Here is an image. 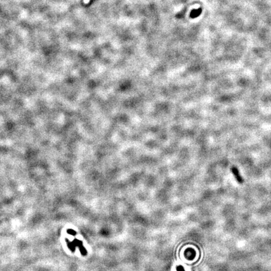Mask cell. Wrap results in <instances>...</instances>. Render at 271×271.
<instances>
[{"label":"cell","instance_id":"52a82bcc","mask_svg":"<svg viewBox=\"0 0 271 271\" xmlns=\"http://www.w3.org/2000/svg\"><path fill=\"white\" fill-rule=\"evenodd\" d=\"M92 1H93V0H90V3H91V2H92Z\"/></svg>","mask_w":271,"mask_h":271},{"label":"cell","instance_id":"8992f818","mask_svg":"<svg viewBox=\"0 0 271 271\" xmlns=\"http://www.w3.org/2000/svg\"><path fill=\"white\" fill-rule=\"evenodd\" d=\"M176 270L177 271H185L184 268H183V267L182 266H178L176 267Z\"/></svg>","mask_w":271,"mask_h":271},{"label":"cell","instance_id":"6da1fadb","mask_svg":"<svg viewBox=\"0 0 271 271\" xmlns=\"http://www.w3.org/2000/svg\"><path fill=\"white\" fill-rule=\"evenodd\" d=\"M72 242H73V244L75 247H78V248H79V250L81 254L83 256H86L87 254V251L86 250V248L84 247L82 242L80 240H78V239L75 238L74 240L72 241Z\"/></svg>","mask_w":271,"mask_h":271},{"label":"cell","instance_id":"7a4b0ae2","mask_svg":"<svg viewBox=\"0 0 271 271\" xmlns=\"http://www.w3.org/2000/svg\"><path fill=\"white\" fill-rule=\"evenodd\" d=\"M231 170H232V173L234 174V175L235 176V178L237 180V181L239 183H243V179H242V176H240V173H239V171L238 170V169L236 168V167L233 166L232 168V169H231Z\"/></svg>","mask_w":271,"mask_h":271},{"label":"cell","instance_id":"277c9868","mask_svg":"<svg viewBox=\"0 0 271 271\" xmlns=\"http://www.w3.org/2000/svg\"><path fill=\"white\" fill-rule=\"evenodd\" d=\"M201 10L200 9H198V10H193V11H192V12L191 13V14H190V16H191V18H196L197 17L198 15H200V13H201Z\"/></svg>","mask_w":271,"mask_h":271},{"label":"cell","instance_id":"3957f363","mask_svg":"<svg viewBox=\"0 0 271 271\" xmlns=\"http://www.w3.org/2000/svg\"><path fill=\"white\" fill-rule=\"evenodd\" d=\"M65 241H66V242H67V246H68L69 249H70V250L72 252H75V248H76V247H75L74 246L73 242H70V240H68V238H65Z\"/></svg>","mask_w":271,"mask_h":271},{"label":"cell","instance_id":"5b68a950","mask_svg":"<svg viewBox=\"0 0 271 271\" xmlns=\"http://www.w3.org/2000/svg\"><path fill=\"white\" fill-rule=\"evenodd\" d=\"M67 232V234H70L71 235H73V236L76 235V234H77V232H75L74 230H72V229H68Z\"/></svg>","mask_w":271,"mask_h":271}]
</instances>
